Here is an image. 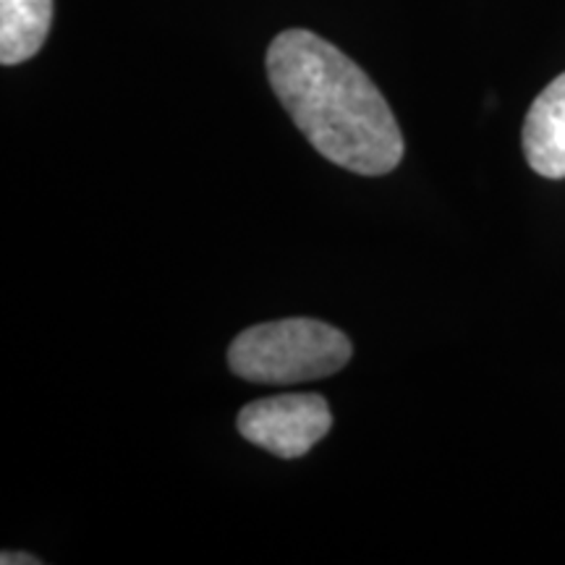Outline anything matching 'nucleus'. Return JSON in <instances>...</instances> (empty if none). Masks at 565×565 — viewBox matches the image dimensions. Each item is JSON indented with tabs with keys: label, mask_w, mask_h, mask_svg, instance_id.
Here are the masks:
<instances>
[{
	"label": "nucleus",
	"mask_w": 565,
	"mask_h": 565,
	"mask_svg": "<svg viewBox=\"0 0 565 565\" xmlns=\"http://www.w3.org/2000/svg\"><path fill=\"white\" fill-rule=\"evenodd\" d=\"M53 24V0H0V63L34 58Z\"/></svg>",
	"instance_id": "5"
},
{
	"label": "nucleus",
	"mask_w": 565,
	"mask_h": 565,
	"mask_svg": "<svg viewBox=\"0 0 565 565\" xmlns=\"http://www.w3.org/2000/svg\"><path fill=\"white\" fill-rule=\"evenodd\" d=\"M521 145L534 173L542 179H565V74L550 82L532 103Z\"/></svg>",
	"instance_id": "4"
},
{
	"label": "nucleus",
	"mask_w": 565,
	"mask_h": 565,
	"mask_svg": "<svg viewBox=\"0 0 565 565\" xmlns=\"http://www.w3.org/2000/svg\"><path fill=\"white\" fill-rule=\"evenodd\" d=\"M0 563L3 565H40L42 561L38 555H30V553H3Z\"/></svg>",
	"instance_id": "6"
},
{
	"label": "nucleus",
	"mask_w": 565,
	"mask_h": 565,
	"mask_svg": "<svg viewBox=\"0 0 565 565\" xmlns=\"http://www.w3.org/2000/svg\"><path fill=\"white\" fill-rule=\"evenodd\" d=\"M267 79L324 160L359 175H385L404 160V134L364 68L309 30H286L267 47Z\"/></svg>",
	"instance_id": "1"
},
{
	"label": "nucleus",
	"mask_w": 565,
	"mask_h": 565,
	"mask_svg": "<svg viewBox=\"0 0 565 565\" xmlns=\"http://www.w3.org/2000/svg\"><path fill=\"white\" fill-rule=\"evenodd\" d=\"M351 341L333 324L291 317L254 324L233 338L228 366L249 383L296 385L341 372L351 362Z\"/></svg>",
	"instance_id": "2"
},
{
	"label": "nucleus",
	"mask_w": 565,
	"mask_h": 565,
	"mask_svg": "<svg viewBox=\"0 0 565 565\" xmlns=\"http://www.w3.org/2000/svg\"><path fill=\"white\" fill-rule=\"evenodd\" d=\"M238 433L278 458H301L333 427L328 401L317 393H282L246 404Z\"/></svg>",
	"instance_id": "3"
}]
</instances>
